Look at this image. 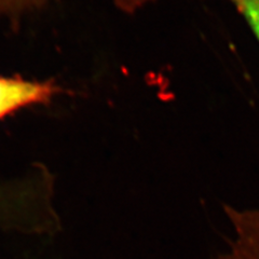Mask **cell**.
<instances>
[{
    "mask_svg": "<svg viewBox=\"0 0 259 259\" xmlns=\"http://www.w3.org/2000/svg\"><path fill=\"white\" fill-rule=\"evenodd\" d=\"M59 91L52 80L0 76V120L24 107L49 103Z\"/></svg>",
    "mask_w": 259,
    "mask_h": 259,
    "instance_id": "1",
    "label": "cell"
},
{
    "mask_svg": "<svg viewBox=\"0 0 259 259\" xmlns=\"http://www.w3.org/2000/svg\"><path fill=\"white\" fill-rule=\"evenodd\" d=\"M133 2L140 6H144V5H147L148 3L152 2V0H133Z\"/></svg>",
    "mask_w": 259,
    "mask_h": 259,
    "instance_id": "4",
    "label": "cell"
},
{
    "mask_svg": "<svg viewBox=\"0 0 259 259\" xmlns=\"http://www.w3.org/2000/svg\"><path fill=\"white\" fill-rule=\"evenodd\" d=\"M259 38V0H234Z\"/></svg>",
    "mask_w": 259,
    "mask_h": 259,
    "instance_id": "3",
    "label": "cell"
},
{
    "mask_svg": "<svg viewBox=\"0 0 259 259\" xmlns=\"http://www.w3.org/2000/svg\"><path fill=\"white\" fill-rule=\"evenodd\" d=\"M47 2L48 0H0V19L16 18L42 7Z\"/></svg>",
    "mask_w": 259,
    "mask_h": 259,
    "instance_id": "2",
    "label": "cell"
}]
</instances>
